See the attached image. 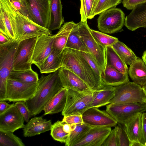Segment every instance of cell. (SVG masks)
<instances>
[{"instance_id": "obj_1", "label": "cell", "mask_w": 146, "mask_h": 146, "mask_svg": "<svg viewBox=\"0 0 146 146\" xmlns=\"http://www.w3.org/2000/svg\"><path fill=\"white\" fill-rule=\"evenodd\" d=\"M61 67L74 72L93 91L100 90L106 86L82 56L80 51L65 48L62 52Z\"/></svg>"}, {"instance_id": "obj_2", "label": "cell", "mask_w": 146, "mask_h": 146, "mask_svg": "<svg viewBox=\"0 0 146 146\" xmlns=\"http://www.w3.org/2000/svg\"><path fill=\"white\" fill-rule=\"evenodd\" d=\"M63 88L58 70L47 76L42 75L35 94L25 102L33 116L43 110L47 102Z\"/></svg>"}, {"instance_id": "obj_3", "label": "cell", "mask_w": 146, "mask_h": 146, "mask_svg": "<svg viewBox=\"0 0 146 146\" xmlns=\"http://www.w3.org/2000/svg\"><path fill=\"white\" fill-rule=\"evenodd\" d=\"M4 1L18 42L42 35H51V31L21 14L12 4L10 0Z\"/></svg>"}, {"instance_id": "obj_4", "label": "cell", "mask_w": 146, "mask_h": 146, "mask_svg": "<svg viewBox=\"0 0 146 146\" xmlns=\"http://www.w3.org/2000/svg\"><path fill=\"white\" fill-rule=\"evenodd\" d=\"M18 44L15 41L0 45V101H5L7 82L13 70Z\"/></svg>"}, {"instance_id": "obj_5", "label": "cell", "mask_w": 146, "mask_h": 146, "mask_svg": "<svg viewBox=\"0 0 146 146\" xmlns=\"http://www.w3.org/2000/svg\"><path fill=\"white\" fill-rule=\"evenodd\" d=\"M95 91L80 92L67 89L66 103L62 112L64 116L83 113L91 105Z\"/></svg>"}, {"instance_id": "obj_6", "label": "cell", "mask_w": 146, "mask_h": 146, "mask_svg": "<svg viewBox=\"0 0 146 146\" xmlns=\"http://www.w3.org/2000/svg\"><path fill=\"white\" fill-rule=\"evenodd\" d=\"M134 103H146V95L142 86L133 82H129L115 87V95L110 100V104Z\"/></svg>"}, {"instance_id": "obj_7", "label": "cell", "mask_w": 146, "mask_h": 146, "mask_svg": "<svg viewBox=\"0 0 146 146\" xmlns=\"http://www.w3.org/2000/svg\"><path fill=\"white\" fill-rule=\"evenodd\" d=\"M78 23L80 38L103 72L106 66V49L100 45L93 37L87 21H80Z\"/></svg>"}, {"instance_id": "obj_8", "label": "cell", "mask_w": 146, "mask_h": 146, "mask_svg": "<svg viewBox=\"0 0 146 146\" xmlns=\"http://www.w3.org/2000/svg\"><path fill=\"white\" fill-rule=\"evenodd\" d=\"M125 17L124 13L120 9L110 8L99 14L98 27L104 33L111 34L118 32L125 25Z\"/></svg>"}, {"instance_id": "obj_9", "label": "cell", "mask_w": 146, "mask_h": 146, "mask_svg": "<svg viewBox=\"0 0 146 146\" xmlns=\"http://www.w3.org/2000/svg\"><path fill=\"white\" fill-rule=\"evenodd\" d=\"M38 86V82L28 84L9 78L7 85L5 101L26 102L34 96Z\"/></svg>"}, {"instance_id": "obj_10", "label": "cell", "mask_w": 146, "mask_h": 146, "mask_svg": "<svg viewBox=\"0 0 146 146\" xmlns=\"http://www.w3.org/2000/svg\"><path fill=\"white\" fill-rule=\"evenodd\" d=\"M37 37L25 39L18 42L15 54L13 70L32 69L33 55Z\"/></svg>"}, {"instance_id": "obj_11", "label": "cell", "mask_w": 146, "mask_h": 146, "mask_svg": "<svg viewBox=\"0 0 146 146\" xmlns=\"http://www.w3.org/2000/svg\"><path fill=\"white\" fill-rule=\"evenodd\" d=\"M106 111L117 122L124 124L139 113L146 111V103L107 105Z\"/></svg>"}, {"instance_id": "obj_12", "label": "cell", "mask_w": 146, "mask_h": 146, "mask_svg": "<svg viewBox=\"0 0 146 146\" xmlns=\"http://www.w3.org/2000/svg\"><path fill=\"white\" fill-rule=\"evenodd\" d=\"M30 19L47 28L50 18V0H25Z\"/></svg>"}, {"instance_id": "obj_13", "label": "cell", "mask_w": 146, "mask_h": 146, "mask_svg": "<svg viewBox=\"0 0 146 146\" xmlns=\"http://www.w3.org/2000/svg\"><path fill=\"white\" fill-rule=\"evenodd\" d=\"M90 108L82 114L84 123L91 127H115L118 123L106 111Z\"/></svg>"}, {"instance_id": "obj_14", "label": "cell", "mask_w": 146, "mask_h": 146, "mask_svg": "<svg viewBox=\"0 0 146 146\" xmlns=\"http://www.w3.org/2000/svg\"><path fill=\"white\" fill-rule=\"evenodd\" d=\"M24 118L15 104L0 114V130L14 132L23 128Z\"/></svg>"}, {"instance_id": "obj_15", "label": "cell", "mask_w": 146, "mask_h": 146, "mask_svg": "<svg viewBox=\"0 0 146 146\" xmlns=\"http://www.w3.org/2000/svg\"><path fill=\"white\" fill-rule=\"evenodd\" d=\"M54 39V35L38 36L33 55V64L38 67L43 63L53 50Z\"/></svg>"}, {"instance_id": "obj_16", "label": "cell", "mask_w": 146, "mask_h": 146, "mask_svg": "<svg viewBox=\"0 0 146 146\" xmlns=\"http://www.w3.org/2000/svg\"><path fill=\"white\" fill-rule=\"evenodd\" d=\"M111 130L109 127H91L85 136L74 146H101Z\"/></svg>"}, {"instance_id": "obj_17", "label": "cell", "mask_w": 146, "mask_h": 146, "mask_svg": "<svg viewBox=\"0 0 146 146\" xmlns=\"http://www.w3.org/2000/svg\"><path fill=\"white\" fill-rule=\"evenodd\" d=\"M58 71L63 88L80 92L93 91L82 79L69 70L61 67Z\"/></svg>"}, {"instance_id": "obj_18", "label": "cell", "mask_w": 146, "mask_h": 146, "mask_svg": "<svg viewBox=\"0 0 146 146\" xmlns=\"http://www.w3.org/2000/svg\"><path fill=\"white\" fill-rule=\"evenodd\" d=\"M124 25L131 31L141 28H146V4L135 6L125 17Z\"/></svg>"}, {"instance_id": "obj_19", "label": "cell", "mask_w": 146, "mask_h": 146, "mask_svg": "<svg viewBox=\"0 0 146 146\" xmlns=\"http://www.w3.org/2000/svg\"><path fill=\"white\" fill-rule=\"evenodd\" d=\"M52 124L50 120H47L42 117L32 118L23 128L25 137H33L50 130Z\"/></svg>"}, {"instance_id": "obj_20", "label": "cell", "mask_w": 146, "mask_h": 146, "mask_svg": "<svg viewBox=\"0 0 146 146\" xmlns=\"http://www.w3.org/2000/svg\"><path fill=\"white\" fill-rule=\"evenodd\" d=\"M142 113H138L127 122L124 125L130 141L139 142L144 146L143 134Z\"/></svg>"}, {"instance_id": "obj_21", "label": "cell", "mask_w": 146, "mask_h": 146, "mask_svg": "<svg viewBox=\"0 0 146 146\" xmlns=\"http://www.w3.org/2000/svg\"><path fill=\"white\" fill-rule=\"evenodd\" d=\"M102 80L105 86L115 87L129 82L128 73L123 74L113 66L106 65L103 72Z\"/></svg>"}, {"instance_id": "obj_22", "label": "cell", "mask_w": 146, "mask_h": 146, "mask_svg": "<svg viewBox=\"0 0 146 146\" xmlns=\"http://www.w3.org/2000/svg\"><path fill=\"white\" fill-rule=\"evenodd\" d=\"M66 95L67 89L62 88L46 104L43 110L44 115L53 114L62 112L66 104Z\"/></svg>"}, {"instance_id": "obj_23", "label": "cell", "mask_w": 146, "mask_h": 146, "mask_svg": "<svg viewBox=\"0 0 146 146\" xmlns=\"http://www.w3.org/2000/svg\"><path fill=\"white\" fill-rule=\"evenodd\" d=\"M61 0H50V12L47 29L51 31L60 29L64 23Z\"/></svg>"}, {"instance_id": "obj_24", "label": "cell", "mask_w": 146, "mask_h": 146, "mask_svg": "<svg viewBox=\"0 0 146 146\" xmlns=\"http://www.w3.org/2000/svg\"><path fill=\"white\" fill-rule=\"evenodd\" d=\"M0 32L12 41H17L9 12L4 0H0Z\"/></svg>"}, {"instance_id": "obj_25", "label": "cell", "mask_w": 146, "mask_h": 146, "mask_svg": "<svg viewBox=\"0 0 146 146\" xmlns=\"http://www.w3.org/2000/svg\"><path fill=\"white\" fill-rule=\"evenodd\" d=\"M128 74L133 82L142 87L146 83V65L138 58L128 68Z\"/></svg>"}, {"instance_id": "obj_26", "label": "cell", "mask_w": 146, "mask_h": 146, "mask_svg": "<svg viewBox=\"0 0 146 146\" xmlns=\"http://www.w3.org/2000/svg\"><path fill=\"white\" fill-rule=\"evenodd\" d=\"M73 21L64 23L59 31L55 35L53 49L62 52L65 48L69 35L74 25Z\"/></svg>"}, {"instance_id": "obj_27", "label": "cell", "mask_w": 146, "mask_h": 146, "mask_svg": "<svg viewBox=\"0 0 146 146\" xmlns=\"http://www.w3.org/2000/svg\"><path fill=\"white\" fill-rule=\"evenodd\" d=\"M62 52L53 49L43 63L38 67L40 73H52L58 70L61 67Z\"/></svg>"}, {"instance_id": "obj_28", "label": "cell", "mask_w": 146, "mask_h": 146, "mask_svg": "<svg viewBox=\"0 0 146 146\" xmlns=\"http://www.w3.org/2000/svg\"><path fill=\"white\" fill-rule=\"evenodd\" d=\"M115 94V87L106 86L102 89L95 91L91 107L98 108L110 104Z\"/></svg>"}, {"instance_id": "obj_29", "label": "cell", "mask_w": 146, "mask_h": 146, "mask_svg": "<svg viewBox=\"0 0 146 146\" xmlns=\"http://www.w3.org/2000/svg\"><path fill=\"white\" fill-rule=\"evenodd\" d=\"M105 55L106 65H110L123 74L128 73L127 64L111 46L106 47Z\"/></svg>"}, {"instance_id": "obj_30", "label": "cell", "mask_w": 146, "mask_h": 146, "mask_svg": "<svg viewBox=\"0 0 146 146\" xmlns=\"http://www.w3.org/2000/svg\"><path fill=\"white\" fill-rule=\"evenodd\" d=\"M89 53L79 35V23H75L69 35L65 48Z\"/></svg>"}, {"instance_id": "obj_31", "label": "cell", "mask_w": 146, "mask_h": 146, "mask_svg": "<svg viewBox=\"0 0 146 146\" xmlns=\"http://www.w3.org/2000/svg\"><path fill=\"white\" fill-rule=\"evenodd\" d=\"M111 46L127 65L130 66L138 58L130 48L119 40Z\"/></svg>"}, {"instance_id": "obj_32", "label": "cell", "mask_w": 146, "mask_h": 146, "mask_svg": "<svg viewBox=\"0 0 146 146\" xmlns=\"http://www.w3.org/2000/svg\"><path fill=\"white\" fill-rule=\"evenodd\" d=\"M9 78L28 84L37 83L39 79L38 74L32 69L12 70L10 74Z\"/></svg>"}, {"instance_id": "obj_33", "label": "cell", "mask_w": 146, "mask_h": 146, "mask_svg": "<svg viewBox=\"0 0 146 146\" xmlns=\"http://www.w3.org/2000/svg\"><path fill=\"white\" fill-rule=\"evenodd\" d=\"M91 127L84 123L76 124L75 129L70 133L65 145L74 146L85 136Z\"/></svg>"}, {"instance_id": "obj_34", "label": "cell", "mask_w": 146, "mask_h": 146, "mask_svg": "<svg viewBox=\"0 0 146 146\" xmlns=\"http://www.w3.org/2000/svg\"><path fill=\"white\" fill-rule=\"evenodd\" d=\"M13 132L0 130V146H25L22 140Z\"/></svg>"}, {"instance_id": "obj_35", "label": "cell", "mask_w": 146, "mask_h": 146, "mask_svg": "<svg viewBox=\"0 0 146 146\" xmlns=\"http://www.w3.org/2000/svg\"><path fill=\"white\" fill-rule=\"evenodd\" d=\"M99 0H80V14L81 21H87L91 17Z\"/></svg>"}, {"instance_id": "obj_36", "label": "cell", "mask_w": 146, "mask_h": 146, "mask_svg": "<svg viewBox=\"0 0 146 146\" xmlns=\"http://www.w3.org/2000/svg\"><path fill=\"white\" fill-rule=\"evenodd\" d=\"M64 123L62 121L58 120L53 124L50 130V135L54 140L65 143L70 133L64 131Z\"/></svg>"}, {"instance_id": "obj_37", "label": "cell", "mask_w": 146, "mask_h": 146, "mask_svg": "<svg viewBox=\"0 0 146 146\" xmlns=\"http://www.w3.org/2000/svg\"><path fill=\"white\" fill-rule=\"evenodd\" d=\"M91 34L97 42L103 48L111 46L118 40L116 37L111 36L104 33L91 29Z\"/></svg>"}, {"instance_id": "obj_38", "label": "cell", "mask_w": 146, "mask_h": 146, "mask_svg": "<svg viewBox=\"0 0 146 146\" xmlns=\"http://www.w3.org/2000/svg\"><path fill=\"white\" fill-rule=\"evenodd\" d=\"M122 2V0H99L93 11L91 19L107 10L116 7Z\"/></svg>"}, {"instance_id": "obj_39", "label": "cell", "mask_w": 146, "mask_h": 146, "mask_svg": "<svg viewBox=\"0 0 146 146\" xmlns=\"http://www.w3.org/2000/svg\"><path fill=\"white\" fill-rule=\"evenodd\" d=\"M117 128L119 146H130L131 141L126 132L124 124L118 123Z\"/></svg>"}, {"instance_id": "obj_40", "label": "cell", "mask_w": 146, "mask_h": 146, "mask_svg": "<svg viewBox=\"0 0 146 146\" xmlns=\"http://www.w3.org/2000/svg\"><path fill=\"white\" fill-rule=\"evenodd\" d=\"M80 52L82 56L87 61L93 70L102 80L103 71L92 56L89 53Z\"/></svg>"}, {"instance_id": "obj_41", "label": "cell", "mask_w": 146, "mask_h": 146, "mask_svg": "<svg viewBox=\"0 0 146 146\" xmlns=\"http://www.w3.org/2000/svg\"><path fill=\"white\" fill-rule=\"evenodd\" d=\"M102 146H119L117 128L116 126L111 130Z\"/></svg>"}, {"instance_id": "obj_42", "label": "cell", "mask_w": 146, "mask_h": 146, "mask_svg": "<svg viewBox=\"0 0 146 146\" xmlns=\"http://www.w3.org/2000/svg\"><path fill=\"white\" fill-rule=\"evenodd\" d=\"M15 105L23 117L25 121L28 123L33 115L25 102H16Z\"/></svg>"}, {"instance_id": "obj_43", "label": "cell", "mask_w": 146, "mask_h": 146, "mask_svg": "<svg viewBox=\"0 0 146 146\" xmlns=\"http://www.w3.org/2000/svg\"><path fill=\"white\" fill-rule=\"evenodd\" d=\"M10 1L15 7L21 14L30 18L29 13L25 0H10Z\"/></svg>"}, {"instance_id": "obj_44", "label": "cell", "mask_w": 146, "mask_h": 146, "mask_svg": "<svg viewBox=\"0 0 146 146\" xmlns=\"http://www.w3.org/2000/svg\"><path fill=\"white\" fill-rule=\"evenodd\" d=\"M62 121L65 123L77 124L84 123L82 115L75 114L64 116Z\"/></svg>"}, {"instance_id": "obj_45", "label": "cell", "mask_w": 146, "mask_h": 146, "mask_svg": "<svg viewBox=\"0 0 146 146\" xmlns=\"http://www.w3.org/2000/svg\"><path fill=\"white\" fill-rule=\"evenodd\" d=\"M122 3L124 7L131 10L137 5L146 4V0H123Z\"/></svg>"}, {"instance_id": "obj_46", "label": "cell", "mask_w": 146, "mask_h": 146, "mask_svg": "<svg viewBox=\"0 0 146 146\" xmlns=\"http://www.w3.org/2000/svg\"><path fill=\"white\" fill-rule=\"evenodd\" d=\"M143 138L144 146H146V113H142Z\"/></svg>"}, {"instance_id": "obj_47", "label": "cell", "mask_w": 146, "mask_h": 146, "mask_svg": "<svg viewBox=\"0 0 146 146\" xmlns=\"http://www.w3.org/2000/svg\"><path fill=\"white\" fill-rule=\"evenodd\" d=\"M14 104H9L5 101H0V114L5 112Z\"/></svg>"}, {"instance_id": "obj_48", "label": "cell", "mask_w": 146, "mask_h": 146, "mask_svg": "<svg viewBox=\"0 0 146 146\" xmlns=\"http://www.w3.org/2000/svg\"><path fill=\"white\" fill-rule=\"evenodd\" d=\"M76 125V124L64 123L63 126V129L65 132L70 133L75 129Z\"/></svg>"}, {"instance_id": "obj_49", "label": "cell", "mask_w": 146, "mask_h": 146, "mask_svg": "<svg viewBox=\"0 0 146 146\" xmlns=\"http://www.w3.org/2000/svg\"><path fill=\"white\" fill-rule=\"evenodd\" d=\"M11 40L8 36L0 32V45L7 43Z\"/></svg>"}, {"instance_id": "obj_50", "label": "cell", "mask_w": 146, "mask_h": 146, "mask_svg": "<svg viewBox=\"0 0 146 146\" xmlns=\"http://www.w3.org/2000/svg\"><path fill=\"white\" fill-rule=\"evenodd\" d=\"M130 146H143L141 143L137 142L131 141Z\"/></svg>"}, {"instance_id": "obj_51", "label": "cell", "mask_w": 146, "mask_h": 146, "mask_svg": "<svg viewBox=\"0 0 146 146\" xmlns=\"http://www.w3.org/2000/svg\"><path fill=\"white\" fill-rule=\"evenodd\" d=\"M142 59L146 65V50L144 51L143 53Z\"/></svg>"}, {"instance_id": "obj_52", "label": "cell", "mask_w": 146, "mask_h": 146, "mask_svg": "<svg viewBox=\"0 0 146 146\" xmlns=\"http://www.w3.org/2000/svg\"><path fill=\"white\" fill-rule=\"evenodd\" d=\"M142 89L146 95V83L142 87Z\"/></svg>"}]
</instances>
